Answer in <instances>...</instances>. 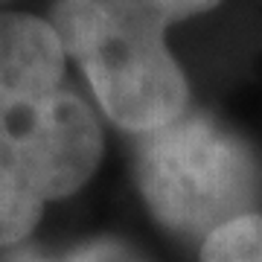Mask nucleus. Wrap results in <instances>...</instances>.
<instances>
[{"mask_svg":"<svg viewBox=\"0 0 262 262\" xmlns=\"http://www.w3.org/2000/svg\"><path fill=\"white\" fill-rule=\"evenodd\" d=\"M50 24L120 128L151 134L184 117L189 91L166 29L108 0H56Z\"/></svg>","mask_w":262,"mask_h":262,"instance_id":"f257e3e1","label":"nucleus"},{"mask_svg":"<svg viewBox=\"0 0 262 262\" xmlns=\"http://www.w3.org/2000/svg\"><path fill=\"white\" fill-rule=\"evenodd\" d=\"M137 181L163 225L207 239L251 215L259 172L242 137L210 117L184 114L143 137Z\"/></svg>","mask_w":262,"mask_h":262,"instance_id":"f03ea898","label":"nucleus"},{"mask_svg":"<svg viewBox=\"0 0 262 262\" xmlns=\"http://www.w3.org/2000/svg\"><path fill=\"white\" fill-rule=\"evenodd\" d=\"M0 122L18 140L44 201L76 192L102 158V128L94 111L67 88Z\"/></svg>","mask_w":262,"mask_h":262,"instance_id":"7ed1b4c3","label":"nucleus"},{"mask_svg":"<svg viewBox=\"0 0 262 262\" xmlns=\"http://www.w3.org/2000/svg\"><path fill=\"white\" fill-rule=\"evenodd\" d=\"M64 64L67 53L53 24L24 12H0V120L61 91Z\"/></svg>","mask_w":262,"mask_h":262,"instance_id":"20e7f679","label":"nucleus"},{"mask_svg":"<svg viewBox=\"0 0 262 262\" xmlns=\"http://www.w3.org/2000/svg\"><path fill=\"white\" fill-rule=\"evenodd\" d=\"M44 195L38 192L27 158L9 128L0 122V248L15 245L41 219Z\"/></svg>","mask_w":262,"mask_h":262,"instance_id":"39448f33","label":"nucleus"},{"mask_svg":"<svg viewBox=\"0 0 262 262\" xmlns=\"http://www.w3.org/2000/svg\"><path fill=\"white\" fill-rule=\"evenodd\" d=\"M201 262H262V215H242L207 236Z\"/></svg>","mask_w":262,"mask_h":262,"instance_id":"423d86ee","label":"nucleus"},{"mask_svg":"<svg viewBox=\"0 0 262 262\" xmlns=\"http://www.w3.org/2000/svg\"><path fill=\"white\" fill-rule=\"evenodd\" d=\"M108 3L137 15L143 20H149V24H155L160 29H166L175 20H187V18H195V15L215 9L222 0H108Z\"/></svg>","mask_w":262,"mask_h":262,"instance_id":"0eeeda50","label":"nucleus"},{"mask_svg":"<svg viewBox=\"0 0 262 262\" xmlns=\"http://www.w3.org/2000/svg\"><path fill=\"white\" fill-rule=\"evenodd\" d=\"M67 262H146L131 245L117 242V239H96L82 248H76Z\"/></svg>","mask_w":262,"mask_h":262,"instance_id":"6e6552de","label":"nucleus"},{"mask_svg":"<svg viewBox=\"0 0 262 262\" xmlns=\"http://www.w3.org/2000/svg\"><path fill=\"white\" fill-rule=\"evenodd\" d=\"M6 262H53V259H47L44 253H38V251H18V253H12Z\"/></svg>","mask_w":262,"mask_h":262,"instance_id":"1a4fd4ad","label":"nucleus"}]
</instances>
